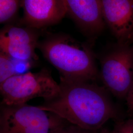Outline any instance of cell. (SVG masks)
Instances as JSON below:
<instances>
[{
  "label": "cell",
  "instance_id": "obj_9",
  "mask_svg": "<svg viewBox=\"0 0 133 133\" xmlns=\"http://www.w3.org/2000/svg\"><path fill=\"white\" fill-rule=\"evenodd\" d=\"M104 19L120 44L128 43L133 33V0H102Z\"/></svg>",
  "mask_w": 133,
  "mask_h": 133
},
{
  "label": "cell",
  "instance_id": "obj_5",
  "mask_svg": "<svg viewBox=\"0 0 133 133\" xmlns=\"http://www.w3.org/2000/svg\"><path fill=\"white\" fill-rule=\"evenodd\" d=\"M63 120L38 106L1 105L0 133H49Z\"/></svg>",
  "mask_w": 133,
  "mask_h": 133
},
{
  "label": "cell",
  "instance_id": "obj_12",
  "mask_svg": "<svg viewBox=\"0 0 133 133\" xmlns=\"http://www.w3.org/2000/svg\"><path fill=\"white\" fill-rule=\"evenodd\" d=\"M113 130L114 133H133V118L117 122Z\"/></svg>",
  "mask_w": 133,
  "mask_h": 133
},
{
  "label": "cell",
  "instance_id": "obj_2",
  "mask_svg": "<svg viewBox=\"0 0 133 133\" xmlns=\"http://www.w3.org/2000/svg\"><path fill=\"white\" fill-rule=\"evenodd\" d=\"M92 46L64 34L49 35L37 45L60 77L87 82H94L100 76Z\"/></svg>",
  "mask_w": 133,
  "mask_h": 133
},
{
  "label": "cell",
  "instance_id": "obj_7",
  "mask_svg": "<svg viewBox=\"0 0 133 133\" xmlns=\"http://www.w3.org/2000/svg\"><path fill=\"white\" fill-rule=\"evenodd\" d=\"M66 14L72 19L92 46L104 30L105 22L100 0H65Z\"/></svg>",
  "mask_w": 133,
  "mask_h": 133
},
{
  "label": "cell",
  "instance_id": "obj_4",
  "mask_svg": "<svg viewBox=\"0 0 133 133\" xmlns=\"http://www.w3.org/2000/svg\"><path fill=\"white\" fill-rule=\"evenodd\" d=\"M100 77L105 89L125 98L133 82V44L117 43L100 59Z\"/></svg>",
  "mask_w": 133,
  "mask_h": 133
},
{
  "label": "cell",
  "instance_id": "obj_11",
  "mask_svg": "<svg viewBox=\"0 0 133 133\" xmlns=\"http://www.w3.org/2000/svg\"><path fill=\"white\" fill-rule=\"evenodd\" d=\"M16 75L14 64L10 57L5 53H0V84Z\"/></svg>",
  "mask_w": 133,
  "mask_h": 133
},
{
  "label": "cell",
  "instance_id": "obj_10",
  "mask_svg": "<svg viewBox=\"0 0 133 133\" xmlns=\"http://www.w3.org/2000/svg\"><path fill=\"white\" fill-rule=\"evenodd\" d=\"M22 1H0V23L1 24H13L20 6Z\"/></svg>",
  "mask_w": 133,
  "mask_h": 133
},
{
  "label": "cell",
  "instance_id": "obj_17",
  "mask_svg": "<svg viewBox=\"0 0 133 133\" xmlns=\"http://www.w3.org/2000/svg\"><path fill=\"white\" fill-rule=\"evenodd\" d=\"M128 44H133V33L131 37V38H130L129 42L128 43Z\"/></svg>",
  "mask_w": 133,
  "mask_h": 133
},
{
  "label": "cell",
  "instance_id": "obj_15",
  "mask_svg": "<svg viewBox=\"0 0 133 133\" xmlns=\"http://www.w3.org/2000/svg\"><path fill=\"white\" fill-rule=\"evenodd\" d=\"M98 133H114V130H110L107 128H105L103 127L100 130Z\"/></svg>",
  "mask_w": 133,
  "mask_h": 133
},
{
  "label": "cell",
  "instance_id": "obj_1",
  "mask_svg": "<svg viewBox=\"0 0 133 133\" xmlns=\"http://www.w3.org/2000/svg\"><path fill=\"white\" fill-rule=\"evenodd\" d=\"M60 91L56 97L38 107L68 122L86 130L97 132L119 113L108 91L94 82L60 77Z\"/></svg>",
  "mask_w": 133,
  "mask_h": 133
},
{
  "label": "cell",
  "instance_id": "obj_8",
  "mask_svg": "<svg viewBox=\"0 0 133 133\" xmlns=\"http://www.w3.org/2000/svg\"><path fill=\"white\" fill-rule=\"evenodd\" d=\"M21 24L36 30L57 24L66 14L65 0H24Z\"/></svg>",
  "mask_w": 133,
  "mask_h": 133
},
{
  "label": "cell",
  "instance_id": "obj_13",
  "mask_svg": "<svg viewBox=\"0 0 133 133\" xmlns=\"http://www.w3.org/2000/svg\"><path fill=\"white\" fill-rule=\"evenodd\" d=\"M98 132L86 130L70 123L65 120L59 129L58 133H98Z\"/></svg>",
  "mask_w": 133,
  "mask_h": 133
},
{
  "label": "cell",
  "instance_id": "obj_6",
  "mask_svg": "<svg viewBox=\"0 0 133 133\" xmlns=\"http://www.w3.org/2000/svg\"><path fill=\"white\" fill-rule=\"evenodd\" d=\"M39 36L38 30L22 24L6 25L0 32L1 52L20 61L37 60Z\"/></svg>",
  "mask_w": 133,
  "mask_h": 133
},
{
  "label": "cell",
  "instance_id": "obj_3",
  "mask_svg": "<svg viewBox=\"0 0 133 133\" xmlns=\"http://www.w3.org/2000/svg\"><path fill=\"white\" fill-rule=\"evenodd\" d=\"M60 91V84L46 68L37 72L16 75L0 84L1 105H23L36 98L51 100Z\"/></svg>",
  "mask_w": 133,
  "mask_h": 133
},
{
  "label": "cell",
  "instance_id": "obj_14",
  "mask_svg": "<svg viewBox=\"0 0 133 133\" xmlns=\"http://www.w3.org/2000/svg\"><path fill=\"white\" fill-rule=\"evenodd\" d=\"M127 113L130 118H133V82L125 97Z\"/></svg>",
  "mask_w": 133,
  "mask_h": 133
},
{
  "label": "cell",
  "instance_id": "obj_16",
  "mask_svg": "<svg viewBox=\"0 0 133 133\" xmlns=\"http://www.w3.org/2000/svg\"><path fill=\"white\" fill-rule=\"evenodd\" d=\"M65 121V120H64L59 125H58L56 127H55V128L53 129L52 130L50 131V132L49 133H59V129L60 128L61 126L62 125V124L63 123V122Z\"/></svg>",
  "mask_w": 133,
  "mask_h": 133
}]
</instances>
